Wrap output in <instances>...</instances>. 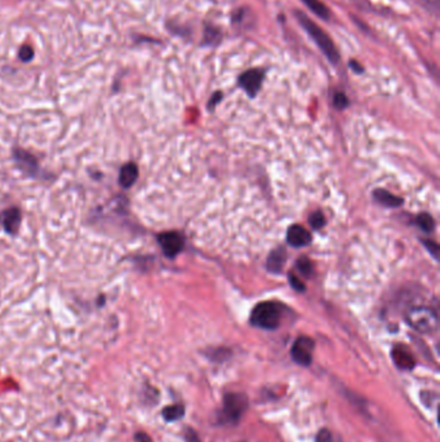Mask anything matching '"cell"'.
Masks as SVG:
<instances>
[{
	"mask_svg": "<svg viewBox=\"0 0 440 442\" xmlns=\"http://www.w3.org/2000/svg\"><path fill=\"white\" fill-rule=\"evenodd\" d=\"M1 224L4 229L8 231L9 234H15L21 225V213L18 208H8L0 215Z\"/></svg>",
	"mask_w": 440,
	"mask_h": 442,
	"instance_id": "10",
	"label": "cell"
},
{
	"mask_svg": "<svg viewBox=\"0 0 440 442\" xmlns=\"http://www.w3.org/2000/svg\"><path fill=\"white\" fill-rule=\"evenodd\" d=\"M185 441L186 442H201V439L198 434L195 432L194 429L191 428H187L185 432Z\"/></svg>",
	"mask_w": 440,
	"mask_h": 442,
	"instance_id": "22",
	"label": "cell"
},
{
	"mask_svg": "<svg viewBox=\"0 0 440 442\" xmlns=\"http://www.w3.org/2000/svg\"><path fill=\"white\" fill-rule=\"evenodd\" d=\"M284 261H285V254H284V251H283L282 248H279V250L274 251L273 254L269 257V260H267V269H269L270 272L278 273V272L282 270Z\"/></svg>",
	"mask_w": 440,
	"mask_h": 442,
	"instance_id": "13",
	"label": "cell"
},
{
	"mask_svg": "<svg viewBox=\"0 0 440 442\" xmlns=\"http://www.w3.org/2000/svg\"><path fill=\"white\" fill-rule=\"evenodd\" d=\"M282 314V305L273 301H264L257 304L252 310L251 323L256 328L275 330L281 325Z\"/></svg>",
	"mask_w": 440,
	"mask_h": 442,
	"instance_id": "3",
	"label": "cell"
},
{
	"mask_svg": "<svg viewBox=\"0 0 440 442\" xmlns=\"http://www.w3.org/2000/svg\"><path fill=\"white\" fill-rule=\"evenodd\" d=\"M287 241L293 247H302L310 243L311 236L308 230L302 228L301 225H293L288 229Z\"/></svg>",
	"mask_w": 440,
	"mask_h": 442,
	"instance_id": "9",
	"label": "cell"
},
{
	"mask_svg": "<svg viewBox=\"0 0 440 442\" xmlns=\"http://www.w3.org/2000/svg\"><path fill=\"white\" fill-rule=\"evenodd\" d=\"M352 66L354 69H355V70H356V73H361V71H363V69L361 68V65H359V63H356L355 61L352 62Z\"/></svg>",
	"mask_w": 440,
	"mask_h": 442,
	"instance_id": "26",
	"label": "cell"
},
{
	"mask_svg": "<svg viewBox=\"0 0 440 442\" xmlns=\"http://www.w3.org/2000/svg\"><path fill=\"white\" fill-rule=\"evenodd\" d=\"M315 442H335V437H333V434H331L329 429L324 428V429H320L317 432Z\"/></svg>",
	"mask_w": 440,
	"mask_h": 442,
	"instance_id": "20",
	"label": "cell"
},
{
	"mask_svg": "<svg viewBox=\"0 0 440 442\" xmlns=\"http://www.w3.org/2000/svg\"><path fill=\"white\" fill-rule=\"evenodd\" d=\"M290 282H291L292 286H293L297 291H304V290H305L304 283H301V281H299L297 277H294V275H290Z\"/></svg>",
	"mask_w": 440,
	"mask_h": 442,
	"instance_id": "23",
	"label": "cell"
},
{
	"mask_svg": "<svg viewBox=\"0 0 440 442\" xmlns=\"http://www.w3.org/2000/svg\"><path fill=\"white\" fill-rule=\"evenodd\" d=\"M264 77V71L258 70V69H252V70L246 71V73H243L240 75L239 84L251 98H253V96H256V93L261 89Z\"/></svg>",
	"mask_w": 440,
	"mask_h": 442,
	"instance_id": "6",
	"label": "cell"
},
{
	"mask_svg": "<svg viewBox=\"0 0 440 442\" xmlns=\"http://www.w3.org/2000/svg\"><path fill=\"white\" fill-rule=\"evenodd\" d=\"M315 16L322 20L329 18V9L320 1V0H301Z\"/></svg>",
	"mask_w": 440,
	"mask_h": 442,
	"instance_id": "14",
	"label": "cell"
},
{
	"mask_svg": "<svg viewBox=\"0 0 440 442\" xmlns=\"http://www.w3.org/2000/svg\"><path fill=\"white\" fill-rule=\"evenodd\" d=\"M333 102H335V107H337V109H343V107H347V104H349L347 98H346L343 93H341V92H337V93H336Z\"/></svg>",
	"mask_w": 440,
	"mask_h": 442,
	"instance_id": "21",
	"label": "cell"
},
{
	"mask_svg": "<svg viewBox=\"0 0 440 442\" xmlns=\"http://www.w3.org/2000/svg\"><path fill=\"white\" fill-rule=\"evenodd\" d=\"M417 224H418V227H420L423 231H426V233H432V230H434V227H435L432 216L427 215V213L420 215V216L417 218Z\"/></svg>",
	"mask_w": 440,
	"mask_h": 442,
	"instance_id": "16",
	"label": "cell"
},
{
	"mask_svg": "<svg viewBox=\"0 0 440 442\" xmlns=\"http://www.w3.org/2000/svg\"><path fill=\"white\" fill-rule=\"evenodd\" d=\"M405 319L411 328L423 334L432 333L438 328L437 313L427 307H416L408 310Z\"/></svg>",
	"mask_w": 440,
	"mask_h": 442,
	"instance_id": "4",
	"label": "cell"
},
{
	"mask_svg": "<svg viewBox=\"0 0 440 442\" xmlns=\"http://www.w3.org/2000/svg\"><path fill=\"white\" fill-rule=\"evenodd\" d=\"M391 356L393 361L400 370H412L416 366L414 356L403 345H396Z\"/></svg>",
	"mask_w": 440,
	"mask_h": 442,
	"instance_id": "8",
	"label": "cell"
},
{
	"mask_svg": "<svg viewBox=\"0 0 440 442\" xmlns=\"http://www.w3.org/2000/svg\"><path fill=\"white\" fill-rule=\"evenodd\" d=\"M18 57L24 62H29L34 57V51L29 45H22L21 49H19Z\"/></svg>",
	"mask_w": 440,
	"mask_h": 442,
	"instance_id": "19",
	"label": "cell"
},
{
	"mask_svg": "<svg viewBox=\"0 0 440 442\" xmlns=\"http://www.w3.org/2000/svg\"><path fill=\"white\" fill-rule=\"evenodd\" d=\"M310 224H311V227L314 228V229H320L324 224H326V219H324V216H323V213H314L311 216H310Z\"/></svg>",
	"mask_w": 440,
	"mask_h": 442,
	"instance_id": "18",
	"label": "cell"
},
{
	"mask_svg": "<svg viewBox=\"0 0 440 442\" xmlns=\"http://www.w3.org/2000/svg\"><path fill=\"white\" fill-rule=\"evenodd\" d=\"M159 243L168 257H175L182 250L184 239L176 231H167L158 237Z\"/></svg>",
	"mask_w": 440,
	"mask_h": 442,
	"instance_id": "7",
	"label": "cell"
},
{
	"mask_svg": "<svg viewBox=\"0 0 440 442\" xmlns=\"http://www.w3.org/2000/svg\"><path fill=\"white\" fill-rule=\"evenodd\" d=\"M314 346L315 343L313 339L308 336H299L292 345L291 356L293 361L301 366H308L313 361Z\"/></svg>",
	"mask_w": 440,
	"mask_h": 442,
	"instance_id": "5",
	"label": "cell"
},
{
	"mask_svg": "<svg viewBox=\"0 0 440 442\" xmlns=\"http://www.w3.org/2000/svg\"><path fill=\"white\" fill-rule=\"evenodd\" d=\"M297 268H299V272H301L302 275H306V277H311L313 273H314L313 264L308 261V259H305V257L299 259V261H297Z\"/></svg>",
	"mask_w": 440,
	"mask_h": 442,
	"instance_id": "17",
	"label": "cell"
},
{
	"mask_svg": "<svg viewBox=\"0 0 440 442\" xmlns=\"http://www.w3.org/2000/svg\"><path fill=\"white\" fill-rule=\"evenodd\" d=\"M134 439H136V441L137 442H152L149 436L146 434H143V432H139V434H134Z\"/></svg>",
	"mask_w": 440,
	"mask_h": 442,
	"instance_id": "25",
	"label": "cell"
},
{
	"mask_svg": "<svg viewBox=\"0 0 440 442\" xmlns=\"http://www.w3.org/2000/svg\"><path fill=\"white\" fill-rule=\"evenodd\" d=\"M162 416H163V419L168 423L177 422V420H180L181 418H184V416H185V407L181 404L164 407L163 411H162Z\"/></svg>",
	"mask_w": 440,
	"mask_h": 442,
	"instance_id": "12",
	"label": "cell"
},
{
	"mask_svg": "<svg viewBox=\"0 0 440 442\" xmlns=\"http://www.w3.org/2000/svg\"><path fill=\"white\" fill-rule=\"evenodd\" d=\"M375 198L379 201V204H382L386 207H398L399 204H402L400 198H398L395 195H390L385 190H376L375 192Z\"/></svg>",
	"mask_w": 440,
	"mask_h": 442,
	"instance_id": "15",
	"label": "cell"
},
{
	"mask_svg": "<svg viewBox=\"0 0 440 442\" xmlns=\"http://www.w3.org/2000/svg\"><path fill=\"white\" fill-rule=\"evenodd\" d=\"M294 16L299 20V25L305 29V31L308 36H311V39L317 43V47L320 48V51L324 54L327 59L331 62H338L340 60V54L336 48L335 43L332 42L331 36L327 34L326 31L315 24L311 18L306 16L302 12H296Z\"/></svg>",
	"mask_w": 440,
	"mask_h": 442,
	"instance_id": "1",
	"label": "cell"
},
{
	"mask_svg": "<svg viewBox=\"0 0 440 442\" xmlns=\"http://www.w3.org/2000/svg\"><path fill=\"white\" fill-rule=\"evenodd\" d=\"M425 245H426V247L429 248V251L432 252L434 257H437V252H438V246L432 242V241H425Z\"/></svg>",
	"mask_w": 440,
	"mask_h": 442,
	"instance_id": "24",
	"label": "cell"
},
{
	"mask_svg": "<svg viewBox=\"0 0 440 442\" xmlns=\"http://www.w3.org/2000/svg\"><path fill=\"white\" fill-rule=\"evenodd\" d=\"M248 409V397L244 393H226L222 407L217 413V423L222 425H238Z\"/></svg>",
	"mask_w": 440,
	"mask_h": 442,
	"instance_id": "2",
	"label": "cell"
},
{
	"mask_svg": "<svg viewBox=\"0 0 440 442\" xmlns=\"http://www.w3.org/2000/svg\"><path fill=\"white\" fill-rule=\"evenodd\" d=\"M139 177V168L134 163H128L120 169V175H119V183L123 188H131L136 183Z\"/></svg>",
	"mask_w": 440,
	"mask_h": 442,
	"instance_id": "11",
	"label": "cell"
}]
</instances>
